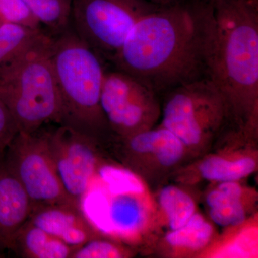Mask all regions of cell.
Returning <instances> with one entry per match:
<instances>
[{
    "label": "cell",
    "instance_id": "30bf717a",
    "mask_svg": "<svg viewBox=\"0 0 258 258\" xmlns=\"http://www.w3.org/2000/svg\"><path fill=\"white\" fill-rule=\"evenodd\" d=\"M28 220L75 249L96 238V227L73 204L33 207Z\"/></svg>",
    "mask_w": 258,
    "mask_h": 258
},
{
    "label": "cell",
    "instance_id": "d4e9b609",
    "mask_svg": "<svg viewBox=\"0 0 258 258\" xmlns=\"http://www.w3.org/2000/svg\"><path fill=\"white\" fill-rule=\"evenodd\" d=\"M147 2L158 8H163V7L176 4L179 3V0H147Z\"/></svg>",
    "mask_w": 258,
    "mask_h": 258
},
{
    "label": "cell",
    "instance_id": "e0dca14e",
    "mask_svg": "<svg viewBox=\"0 0 258 258\" xmlns=\"http://www.w3.org/2000/svg\"><path fill=\"white\" fill-rule=\"evenodd\" d=\"M255 168V161L249 157L237 160L211 157L204 160L199 169L205 179L225 182L242 179L252 174Z\"/></svg>",
    "mask_w": 258,
    "mask_h": 258
},
{
    "label": "cell",
    "instance_id": "9c48e42d",
    "mask_svg": "<svg viewBox=\"0 0 258 258\" xmlns=\"http://www.w3.org/2000/svg\"><path fill=\"white\" fill-rule=\"evenodd\" d=\"M44 134L64 191L73 203L82 208L98 166L97 142L61 125Z\"/></svg>",
    "mask_w": 258,
    "mask_h": 258
},
{
    "label": "cell",
    "instance_id": "277c9868",
    "mask_svg": "<svg viewBox=\"0 0 258 258\" xmlns=\"http://www.w3.org/2000/svg\"><path fill=\"white\" fill-rule=\"evenodd\" d=\"M52 40L47 36L0 76V99L22 133H35L47 123H59L60 102L51 61Z\"/></svg>",
    "mask_w": 258,
    "mask_h": 258
},
{
    "label": "cell",
    "instance_id": "cb8c5ba5",
    "mask_svg": "<svg viewBox=\"0 0 258 258\" xmlns=\"http://www.w3.org/2000/svg\"><path fill=\"white\" fill-rule=\"evenodd\" d=\"M19 132L14 118L0 99V156L4 154Z\"/></svg>",
    "mask_w": 258,
    "mask_h": 258
},
{
    "label": "cell",
    "instance_id": "52a82bcc",
    "mask_svg": "<svg viewBox=\"0 0 258 258\" xmlns=\"http://www.w3.org/2000/svg\"><path fill=\"white\" fill-rule=\"evenodd\" d=\"M176 88L164 107L162 127L184 145H198L220 123L227 106L225 99L208 78Z\"/></svg>",
    "mask_w": 258,
    "mask_h": 258
},
{
    "label": "cell",
    "instance_id": "8992f818",
    "mask_svg": "<svg viewBox=\"0 0 258 258\" xmlns=\"http://www.w3.org/2000/svg\"><path fill=\"white\" fill-rule=\"evenodd\" d=\"M3 159L26 191L32 208L52 204L75 205L59 179L41 129L33 134L19 132L3 154Z\"/></svg>",
    "mask_w": 258,
    "mask_h": 258
},
{
    "label": "cell",
    "instance_id": "7402d4cb",
    "mask_svg": "<svg viewBox=\"0 0 258 258\" xmlns=\"http://www.w3.org/2000/svg\"><path fill=\"white\" fill-rule=\"evenodd\" d=\"M10 23L40 29L41 24L23 0H0V23Z\"/></svg>",
    "mask_w": 258,
    "mask_h": 258
},
{
    "label": "cell",
    "instance_id": "4fadbf2b",
    "mask_svg": "<svg viewBox=\"0 0 258 258\" xmlns=\"http://www.w3.org/2000/svg\"><path fill=\"white\" fill-rule=\"evenodd\" d=\"M47 36L41 29L15 23H0V76Z\"/></svg>",
    "mask_w": 258,
    "mask_h": 258
},
{
    "label": "cell",
    "instance_id": "6da1fadb",
    "mask_svg": "<svg viewBox=\"0 0 258 258\" xmlns=\"http://www.w3.org/2000/svg\"><path fill=\"white\" fill-rule=\"evenodd\" d=\"M203 2L156 8L144 15L112 59L117 70L153 91L205 77Z\"/></svg>",
    "mask_w": 258,
    "mask_h": 258
},
{
    "label": "cell",
    "instance_id": "44dd1931",
    "mask_svg": "<svg viewBox=\"0 0 258 258\" xmlns=\"http://www.w3.org/2000/svg\"><path fill=\"white\" fill-rule=\"evenodd\" d=\"M101 174L115 195L125 193L139 195L144 192L142 181L130 171L106 166L102 168Z\"/></svg>",
    "mask_w": 258,
    "mask_h": 258
},
{
    "label": "cell",
    "instance_id": "5bb4252c",
    "mask_svg": "<svg viewBox=\"0 0 258 258\" xmlns=\"http://www.w3.org/2000/svg\"><path fill=\"white\" fill-rule=\"evenodd\" d=\"M129 149L137 154H153L162 165L170 166L182 157L184 144L170 131L144 130L126 137Z\"/></svg>",
    "mask_w": 258,
    "mask_h": 258
},
{
    "label": "cell",
    "instance_id": "3957f363",
    "mask_svg": "<svg viewBox=\"0 0 258 258\" xmlns=\"http://www.w3.org/2000/svg\"><path fill=\"white\" fill-rule=\"evenodd\" d=\"M51 61L60 102L58 125L97 142L109 126L101 106L105 71L99 55L69 28L53 38Z\"/></svg>",
    "mask_w": 258,
    "mask_h": 258
},
{
    "label": "cell",
    "instance_id": "d6986e66",
    "mask_svg": "<svg viewBox=\"0 0 258 258\" xmlns=\"http://www.w3.org/2000/svg\"><path fill=\"white\" fill-rule=\"evenodd\" d=\"M159 203L165 212L171 230L184 226L195 214L192 199L176 186H166L161 190Z\"/></svg>",
    "mask_w": 258,
    "mask_h": 258
},
{
    "label": "cell",
    "instance_id": "603a6c76",
    "mask_svg": "<svg viewBox=\"0 0 258 258\" xmlns=\"http://www.w3.org/2000/svg\"><path fill=\"white\" fill-rule=\"evenodd\" d=\"M124 254L116 244L95 238L75 249L71 258H119Z\"/></svg>",
    "mask_w": 258,
    "mask_h": 258
},
{
    "label": "cell",
    "instance_id": "5b68a950",
    "mask_svg": "<svg viewBox=\"0 0 258 258\" xmlns=\"http://www.w3.org/2000/svg\"><path fill=\"white\" fill-rule=\"evenodd\" d=\"M157 7L143 0H73L74 32L112 60L141 18Z\"/></svg>",
    "mask_w": 258,
    "mask_h": 258
},
{
    "label": "cell",
    "instance_id": "ac0fdd59",
    "mask_svg": "<svg viewBox=\"0 0 258 258\" xmlns=\"http://www.w3.org/2000/svg\"><path fill=\"white\" fill-rule=\"evenodd\" d=\"M34 16L52 31L62 33L69 29L73 0H23Z\"/></svg>",
    "mask_w": 258,
    "mask_h": 258
},
{
    "label": "cell",
    "instance_id": "2e32d148",
    "mask_svg": "<svg viewBox=\"0 0 258 258\" xmlns=\"http://www.w3.org/2000/svg\"><path fill=\"white\" fill-rule=\"evenodd\" d=\"M108 203L112 232L126 235L140 230L145 220V211L135 194H116Z\"/></svg>",
    "mask_w": 258,
    "mask_h": 258
},
{
    "label": "cell",
    "instance_id": "7a4b0ae2",
    "mask_svg": "<svg viewBox=\"0 0 258 258\" xmlns=\"http://www.w3.org/2000/svg\"><path fill=\"white\" fill-rule=\"evenodd\" d=\"M205 77L226 106L255 109L258 95V0H205Z\"/></svg>",
    "mask_w": 258,
    "mask_h": 258
},
{
    "label": "cell",
    "instance_id": "8fae6325",
    "mask_svg": "<svg viewBox=\"0 0 258 258\" xmlns=\"http://www.w3.org/2000/svg\"><path fill=\"white\" fill-rule=\"evenodd\" d=\"M32 205L23 186L0 156V251L13 248L20 229L29 220Z\"/></svg>",
    "mask_w": 258,
    "mask_h": 258
},
{
    "label": "cell",
    "instance_id": "ffe728a7",
    "mask_svg": "<svg viewBox=\"0 0 258 258\" xmlns=\"http://www.w3.org/2000/svg\"><path fill=\"white\" fill-rule=\"evenodd\" d=\"M212 226L200 214H194L182 227L171 230L166 235V241L171 246L191 249L203 248L212 235Z\"/></svg>",
    "mask_w": 258,
    "mask_h": 258
},
{
    "label": "cell",
    "instance_id": "ba28073f",
    "mask_svg": "<svg viewBox=\"0 0 258 258\" xmlns=\"http://www.w3.org/2000/svg\"><path fill=\"white\" fill-rule=\"evenodd\" d=\"M154 92L147 85L118 70L105 72L101 106L110 128L125 137L146 130L157 118Z\"/></svg>",
    "mask_w": 258,
    "mask_h": 258
},
{
    "label": "cell",
    "instance_id": "7c38bea8",
    "mask_svg": "<svg viewBox=\"0 0 258 258\" xmlns=\"http://www.w3.org/2000/svg\"><path fill=\"white\" fill-rule=\"evenodd\" d=\"M75 249L29 220L18 231L12 248L25 258H71Z\"/></svg>",
    "mask_w": 258,
    "mask_h": 258
},
{
    "label": "cell",
    "instance_id": "9a60e30c",
    "mask_svg": "<svg viewBox=\"0 0 258 258\" xmlns=\"http://www.w3.org/2000/svg\"><path fill=\"white\" fill-rule=\"evenodd\" d=\"M242 188L235 181H225L209 194L207 204L210 208V217L217 225L235 227L245 219L241 202Z\"/></svg>",
    "mask_w": 258,
    "mask_h": 258
}]
</instances>
